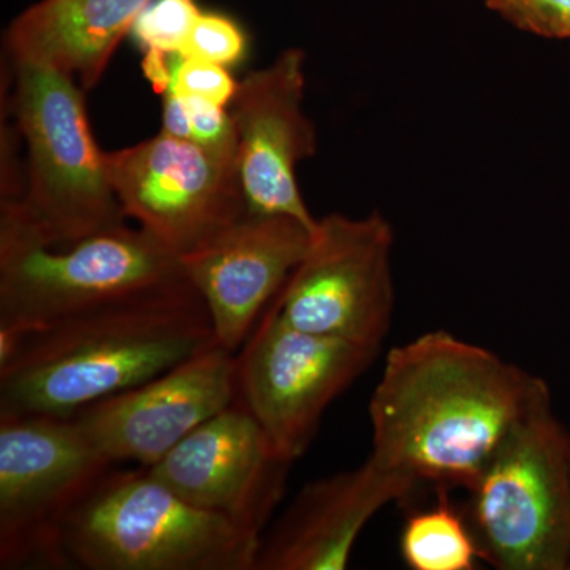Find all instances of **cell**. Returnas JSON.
I'll return each mask as SVG.
<instances>
[{"label":"cell","mask_w":570,"mask_h":570,"mask_svg":"<svg viewBox=\"0 0 570 570\" xmlns=\"http://www.w3.org/2000/svg\"><path fill=\"white\" fill-rule=\"evenodd\" d=\"M546 382L448 332L390 351L370 403L371 459L412 482L469 489Z\"/></svg>","instance_id":"obj_1"},{"label":"cell","mask_w":570,"mask_h":570,"mask_svg":"<svg viewBox=\"0 0 570 570\" xmlns=\"http://www.w3.org/2000/svg\"><path fill=\"white\" fill-rule=\"evenodd\" d=\"M216 343L189 281L92 307L28 332L0 366V415L71 417Z\"/></svg>","instance_id":"obj_2"},{"label":"cell","mask_w":570,"mask_h":570,"mask_svg":"<svg viewBox=\"0 0 570 570\" xmlns=\"http://www.w3.org/2000/svg\"><path fill=\"white\" fill-rule=\"evenodd\" d=\"M261 540L146 468L111 466L67 517L61 547L67 569L255 570Z\"/></svg>","instance_id":"obj_3"},{"label":"cell","mask_w":570,"mask_h":570,"mask_svg":"<svg viewBox=\"0 0 570 570\" xmlns=\"http://www.w3.org/2000/svg\"><path fill=\"white\" fill-rule=\"evenodd\" d=\"M11 108L28 160L22 193L2 200L0 224L48 246L71 245L126 224L81 86L61 71L14 63Z\"/></svg>","instance_id":"obj_4"},{"label":"cell","mask_w":570,"mask_h":570,"mask_svg":"<svg viewBox=\"0 0 570 570\" xmlns=\"http://www.w3.org/2000/svg\"><path fill=\"white\" fill-rule=\"evenodd\" d=\"M480 558L501 570H570V434L550 392L510 430L468 489Z\"/></svg>","instance_id":"obj_5"},{"label":"cell","mask_w":570,"mask_h":570,"mask_svg":"<svg viewBox=\"0 0 570 570\" xmlns=\"http://www.w3.org/2000/svg\"><path fill=\"white\" fill-rule=\"evenodd\" d=\"M186 281L179 255L127 223L66 246L0 224V325L32 332Z\"/></svg>","instance_id":"obj_6"},{"label":"cell","mask_w":570,"mask_h":570,"mask_svg":"<svg viewBox=\"0 0 570 570\" xmlns=\"http://www.w3.org/2000/svg\"><path fill=\"white\" fill-rule=\"evenodd\" d=\"M111 466L73 417L0 415V569H67L63 523Z\"/></svg>","instance_id":"obj_7"},{"label":"cell","mask_w":570,"mask_h":570,"mask_svg":"<svg viewBox=\"0 0 570 570\" xmlns=\"http://www.w3.org/2000/svg\"><path fill=\"white\" fill-rule=\"evenodd\" d=\"M377 348L296 328L276 296L235 354V397L283 459L294 463L326 407L370 366Z\"/></svg>","instance_id":"obj_8"},{"label":"cell","mask_w":570,"mask_h":570,"mask_svg":"<svg viewBox=\"0 0 570 570\" xmlns=\"http://www.w3.org/2000/svg\"><path fill=\"white\" fill-rule=\"evenodd\" d=\"M393 230L381 213L328 214L276 295L296 328L377 348L393 313Z\"/></svg>","instance_id":"obj_9"},{"label":"cell","mask_w":570,"mask_h":570,"mask_svg":"<svg viewBox=\"0 0 570 570\" xmlns=\"http://www.w3.org/2000/svg\"><path fill=\"white\" fill-rule=\"evenodd\" d=\"M105 163L126 216L179 257L249 213L238 163L197 142L160 132Z\"/></svg>","instance_id":"obj_10"},{"label":"cell","mask_w":570,"mask_h":570,"mask_svg":"<svg viewBox=\"0 0 570 570\" xmlns=\"http://www.w3.org/2000/svg\"><path fill=\"white\" fill-rule=\"evenodd\" d=\"M291 466L235 397L146 469L190 504L262 538L283 499Z\"/></svg>","instance_id":"obj_11"},{"label":"cell","mask_w":570,"mask_h":570,"mask_svg":"<svg viewBox=\"0 0 570 570\" xmlns=\"http://www.w3.org/2000/svg\"><path fill=\"white\" fill-rule=\"evenodd\" d=\"M235 400V354L213 343L159 376L71 415L111 464L149 468Z\"/></svg>","instance_id":"obj_12"},{"label":"cell","mask_w":570,"mask_h":570,"mask_svg":"<svg viewBox=\"0 0 570 570\" xmlns=\"http://www.w3.org/2000/svg\"><path fill=\"white\" fill-rule=\"evenodd\" d=\"M305 52L285 50L238 82L230 107L238 174L250 214H284L316 230L296 168L317 151L314 124L303 110Z\"/></svg>","instance_id":"obj_13"},{"label":"cell","mask_w":570,"mask_h":570,"mask_svg":"<svg viewBox=\"0 0 570 570\" xmlns=\"http://www.w3.org/2000/svg\"><path fill=\"white\" fill-rule=\"evenodd\" d=\"M313 232L292 216L247 213L183 255L184 273L204 299L220 346L234 354L242 348L302 262Z\"/></svg>","instance_id":"obj_14"},{"label":"cell","mask_w":570,"mask_h":570,"mask_svg":"<svg viewBox=\"0 0 570 570\" xmlns=\"http://www.w3.org/2000/svg\"><path fill=\"white\" fill-rule=\"evenodd\" d=\"M417 487L371 456L354 471L307 483L272 531L262 535L255 570L346 569L367 521Z\"/></svg>","instance_id":"obj_15"},{"label":"cell","mask_w":570,"mask_h":570,"mask_svg":"<svg viewBox=\"0 0 570 570\" xmlns=\"http://www.w3.org/2000/svg\"><path fill=\"white\" fill-rule=\"evenodd\" d=\"M153 0H40L10 22L6 47L13 63L48 67L82 91L102 80L116 48Z\"/></svg>","instance_id":"obj_16"},{"label":"cell","mask_w":570,"mask_h":570,"mask_svg":"<svg viewBox=\"0 0 570 570\" xmlns=\"http://www.w3.org/2000/svg\"><path fill=\"white\" fill-rule=\"evenodd\" d=\"M448 491L439 489V502L412 513L404 523L401 557L411 569L472 570L482 560L466 517L453 508Z\"/></svg>","instance_id":"obj_17"},{"label":"cell","mask_w":570,"mask_h":570,"mask_svg":"<svg viewBox=\"0 0 570 570\" xmlns=\"http://www.w3.org/2000/svg\"><path fill=\"white\" fill-rule=\"evenodd\" d=\"M202 13L195 0H153L135 21V40L145 51L181 55Z\"/></svg>","instance_id":"obj_18"},{"label":"cell","mask_w":570,"mask_h":570,"mask_svg":"<svg viewBox=\"0 0 570 570\" xmlns=\"http://www.w3.org/2000/svg\"><path fill=\"white\" fill-rule=\"evenodd\" d=\"M245 32L232 18L202 13L184 45V58L202 59L217 66H236L246 56Z\"/></svg>","instance_id":"obj_19"},{"label":"cell","mask_w":570,"mask_h":570,"mask_svg":"<svg viewBox=\"0 0 570 570\" xmlns=\"http://www.w3.org/2000/svg\"><path fill=\"white\" fill-rule=\"evenodd\" d=\"M491 10L501 14L521 31L547 37L570 39V0H485Z\"/></svg>","instance_id":"obj_20"},{"label":"cell","mask_w":570,"mask_h":570,"mask_svg":"<svg viewBox=\"0 0 570 570\" xmlns=\"http://www.w3.org/2000/svg\"><path fill=\"white\" fill-rule=\"evenodd\" d=\"M184 105L189 112L190 141L204 146L205 149L238 163V141L230 110L223 105L208 102L200 97L183 96Z\"/></svg>","instance_id":"obj_21"},{"label":"cell","mask_w":570,"mask_h":570,"mask_svg":"<svg viewBox=\"0 0 570 570\" xmlns=\"http://www.w3.org/2000/svg\"><path fill=\"white\" fill-rule=\"evenodd\" d=\"M238 82L227 67L178 55L170 89L183 96L200 97L208 102L228 107L234 100Z\"/></svg>","instance_id":"obj_22"},{"label":"cell","mask_w":570,"mask_h":570,"mask_svg":"<svg viewBox=\"0 0 570 570\" xmlns=\"http://www.w3.org/2000/svg\"><path fill=\"white\" fill-rule=\"evenodd\" d=\"M163 97V130L160 132L183 138V140H190L189 112H187L183 97L174 89H168Z\"/></svg>","instance_id":"obj_23"},{"label":"cell","mask_w":570,"mask_h":570,"mask_svg":"<svg viewBox=\"0 0 570 570\" xmlns=\"http://www.w3.org/2000/svg\"><path fill=\"white\" fill-rule=\"evenodd\" d=\"M176 56L178 55H165V52L156 50L145 51L141 63L142 71L157 94H165L171 88Z\"/></svg>","instance_id":"obj_24"}]
</instances>
